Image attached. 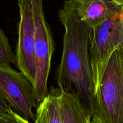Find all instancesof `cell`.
<instances>
[{
    "label": "cell",
    "mask_w": 123,
    "mask_h": 123,
    "mask_svg": "<svg viewBox=\"0 0 123 123\" xmlns=\"http://www.w3.org/2000/svg\"><path fill=\"white\" fill-rule=\"evenodd\" d=\"M59 18L65 32L56 83L61 90H74L90 112L93 101V84L89 48L92 29L79 19L74 0L64 1L59 11Z\"/></svg>",
    "instance_id": "obj_1"
},
{
    "label": "cell",
    "mask_w": 123,
    "mask_h": 123,
    "mask_svg": "<svg viewBox=\"0 0 123 123\" xmlns=\"http://www.w3.org/2000/svg\"><path fill=\"white\" fill-rule=\"evenodd\" d=\"M90 113L92 123H123V47L109 59Z\"/></svg>",
    "instance_id": "obj_2"
},
{
    "label": "cell",
    "mask_w": 123,
    "mask_h": 123,
    "mask_svg": "<svg viewBox=\"0 0 123 123\" xmlns=\"http://www.w3.org/2000/svg\"><path fill=\"white\" fill-rule=\"evenodd\" d=\"M123 47V13L115 16L92 29L89 48L93 96L98 90L111 56Z\"/></svg>",
    "instance_id": "obj_3"
},
{
    "label": "cell",
    "mask_w": 123,
    "mask_h": 123,
    "mask_svg": "<svg viewBox=\"0 0 123 123\" xmlns=\"http://www.w3.org/2000/svg\"><path fill=\"white\" fill-rule=\"evenodd\" d=\"M34 22L36 80L33 86V94L39 104L48 96V79L50 70L55 43L50 26L44 16L43 0H31Z\"/></svg>",
    "instance_id": "obj_4"
},
{
    "label": "cell",
    "mask_w": 123,
    "mask_h": 123,
    "mask_svg": "<svg viewBox=\"0 0 123 123\" xmlns=\"http://www.w3.org/2000/svg\"><path fill=\"white\" fill-rule=\"evenodd\" d=\"M0 91L12 110L28 121L36 120L33 86L22 73L10 65H0Z\"/></svg>",
    "instance_id": "obj_5"
},
{
    "label": "cell",
    "mask_w": 123,
    "mask_h": 123,
    "mask_svg": "<svg viewBox=\"0 0 123 123\" xmlns=\"http://www.w3.org/2000/svg\"><path fill=\"white\" fill-rule=\"evenodd\" d=\"M20 21L16 49V66L33 85L36 80L34 22L31 0H18Z\"/></svg>",
    "instance_id": "obj_6"
},
{
    "label": "cell",
    "mask_w": 123,
    "mask_h": 123,
    "mask_svg": "<svg viewBox=\"0 0 123 123\" xmlns=\"http://www.w3.org/2000/svg\"><path fill=\"white\" fill-rule=\"evenodd\" d=\"M74 3L79 19L92 29L123 13V6L110 0H74Z\"/></svg>",
    "instance_id": "obj_7"
},
{
    "label": "cell",
    "mask_w": 123,
    "mask_h": 123,
    "mask_svg": "<svg viewBox=\"0 0 123 123\" xmlns=\"http://www.w3.org/2000/svg\"><path fill=\"white\" fill-rule=\"evenodd\" d=\"M60 109L63 123H92L91 113L74 90H61Z\"/></svg>",
    "instance_id": "obj_8"
},
{
    "label": "cell",
    "mask_w": 123,
    "mask_h": 123,
    "mask_svg": "<svg viewBox=\"0 0 123 123\" xmlns=\"http://www.w3.org/2000/svg\"><path fill=\"white\" fill-rule=\"evenodd\" d=\"M61 90L51 86L48 96L36 107L34 123H63L60 109Z\"/></svg>",
    "instance_id": "obj_9"
},
{
    "label": "cell",
    "mask_w": 123,
    "mask_h": 123,
    "mask_svg": "<svg viewBox=\"0 0 123 123\" xmlns=\"http://www.w3.org/2000/svg\"><path fill=\"white\" fill-rule=\"evenodd\" d=\"M16 65V55L12 51L8 38L0 28V65Z\"/></svg>",
    "instance_id": "obj_10"
},
{
    "label": "cell",
    "mask_w": 123,
    "mask_h": 123,
    "mask_svg": "<svg viewBox=\"0 0 123 123\" xmlns=\"http://www.w3.org/2000/svg\"><path fill=\"white\" fill-rule=\"evenodd\" d=\"M0 123H32L12 110L0 112Z\"/></svg>",
    "instance_id": "obj_11"
},
{
    "label": "cell",
    "mask_w": 123,
    "mask_h": 123,
    "mask_svg": "<svg viewBox=\"0 0 123 123\" xmlns=\"http://www.w3.org/2000/svg\"><path fill=\"white\" fill-rule=\"evenodd\" d=\"M10 109L11 108L7 103L1 91H0V112H6Z\"/></svg>",
    "instance_id": "obj_12"
},
{
    "label": "cell",
    "mask_w": 123,
    "mask_h": 123,
    "mask_svg": "<svg viewBox=\"0 0 123 123\" xmlns=\"http://www.w3.org/2000/svg\"><path fill=\"white\" fill-rule=\"evenodd\" d=\"M110 1H113L115 3L117 4L118 5L123 6V0H110Z\"/></svg>",
    "instance_id": "obj_13"
}]
</instances>
